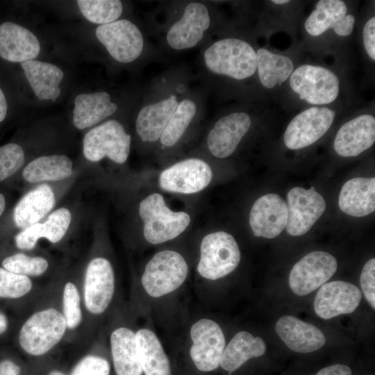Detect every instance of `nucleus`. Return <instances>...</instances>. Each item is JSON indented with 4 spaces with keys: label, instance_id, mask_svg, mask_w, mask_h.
I'll return each mask as SVG.
<instances>
[{
    "label": "nucleus",
    "instance_id": "ddd939ff",
    "mask_svg": "<svg viewBox=\"0 0 375 375\" xmlns=\"http://www.w3.org/2000/svg\"><path fill=\"white\" fill-rule=\"evenodd\" d=\"M335 112L325 107H312L297 115L288 124L284 142L290 149L307 147L319 140L329 129Z\"/></svg>",
    "mask_w": 375,
    "mask_h": 375
},
{
    "label": "nucleus",
    "instance_id": "f704fd0d",
    "mask_svg": "<svg viewBox=\"0 0 375 375\" xmlns=\"http://www.w3.org/2000/svg\"><path fill=\"white\" fill-rule=\"evenodd\" d=\"M76 3L88 21L101 25L117 21L123 10L118 0H78Z\"/></svg>",
    "mask_w": 375,
    "mask_h": 375
},
{
    "label": "nucleus",
    "instance_id": "9d476101",
    "mask_svg": "<svg viewBox=\"0 0 375 375\" xmlns=\"http://www.w3.org/2000/svg\"><path fill=\"white\" fill-rule=\"evenodd\" d=\"M95 34L109 54L118 62H131L142 51V34L136 25L128 19L99 25Z\"/></svg>",
    "mask_w": 375,
    "mask_h": 375
},
{
    "label": "nucleus",
    "instance_id": "b1692460",
    "mask_svg": "<svg viewBox=\"0 0 375 375\" xmlns=\"http://www.w3.org/2000/svg\"><path fill=\"white\" fill-rule=\"evenodd\" d=\"M110 351L117 375H141L135 333L126 326L115 328L110 335Z\"/></svg>",
    "mask_w": 375,
    "mask_h": 375
},
{
    "label": "nucleus",
    "instance_id": "f8f14e48",
    "mask_svg": "<svg viewBox=\"0 0 375 375\" xmlns=\"http://www.w3.org/2000/svg\"><path fill=\"white\" fill-rule=\"evenodd\" d=\"M287 233L292 236L306 233L326 209L323 197L315 190V187L306 190L294 187L288 193Z\"/></svg>",
    "mask_w": 375,
    "mask_h": 375
},
{
    "label": "nucleus",
    "instance_id": "6e6552de",
    "mask_svg": "<svg viewBox=\"0 0 375 375\" xmlns=\"http://www.w3.org/2000/svg\"><path fill=\"white\" fill-rule=\"evenodd\" d=\"M290 84L301 99L315 105L332 103L340 89L339 79L333 72L310 65H301L293 71Z\"/></svg>",
    "mask_w": 375,
    "mask_h": 375
},
{
    "label": "nucleus",
    "instance_id": "412c9836",
    "mask_svg": "<svg viewBox=\"0 0 375 375\" xmlns=\"http://www.w3.org/2000/svg\"><path fill=\"white\" fill-rule=\"evenodd\" d=\"M275 329L287 347L297 353L313 352L326 342V338L319 328L292 315L279 318Z\"/></svg>",
    "mask_w": 375,
    "mask_h": 375
},
{
    "label": "nucleus",
    "instance_id": "49530a36",
    "mask_svg": "<svg viewBox=\"0 0 375 375\" xmlns=\"http://www.w3.org/2000/svg\"><path fill=\"white\" fill-rule=\"evenodd\" d=\"M7 101L5 95L0 88V122H2L6 115L7 112Z\"/></svg>",
    "mask_w": 375,
    "mask_h": 375
},
{
    "label": "nucleus",
    "instance_id": "37998d69",
    "mask_svg": "<svg viewBox=\"0 0 375 375\" xmlns=\"http://www.w3.org/2000/svg\"><path fill=\"white\" fill-rule=\"evenodd\" d=\"M363 43L368 56L375 60V17H373L365 24L363 28Z\"/></svg>",
    "mask_w": 375,
    "mask_h": 375
},
{
    "label": "nucleus",
    "instance_id": "f3484780",
    "mask_svg": "<svg viewBox=\"0 0 375 375\" xmlns=\"http://www.w3.org/2000/svg\"><path fill=\"white\" fill-rule=\"evenodd\" d=\"M210 24L206 6L201 3H190L185 7L182 17L169 28L167 41L176 50L193 47L203 38Z\"/></svg>",
    "mask_w": 375,
    "mask_h": 375
},
{
    "label": "nucleus",
    "instance_id": "0eeeda50",
    "mask_svg": "<svg viewBox=\"0 0 375 375\" xmlns=\"http://www.w3.org/2000/svg\"><path fill=\"white\" fill-rule=\"evenodd\" d=\"M131 135L123 126L112 119L88 131L83 139V154L97 162L105 156L117 163H124L129 155Z\"/></svg>",
    "mask_w": 375,
    "mask_h": 375
},
{
    "label": "nucleus",
    "instance_id": "cd10ccee",
    "mask_svg": "<svg viewBox=\"0 0 375 375\" xmlns=\"http://www.w3.org/2000/svg\"><path fill=\"white\" fill-rule=\"evenodd\" d=\"M117 108L106 92L82 93L74 99L73 123L78 129L89 128L112 115Z\"/></svg>",
    "mask_w": 375,
    "mask_h": 375
},
{
    "label": "nucleus",
    "instance_id": "c03bdc74",
    "mask_svg": "<svg viewBox=\"0 0 375 375\" xmlns=\"http://www.w3.org/2000/svg\"><path fill=\"white\" fill-rule=\"evenodd\" d=\"M351 369L345 365L337 364L326 367L315 375H351Z\"/></svg>",
    "mask_w": 375,
    "mask_h": 375
},
{
    "label": "nucleus",
    "instance_id": "20e7f679",
    "mask_svg": "<svg viewBox=\"0 0 375 375\" xmlns=\"http://www.w3.org/2000/svg\"><path fill=\"white\" fill-rule=\"evenodd\" d=\"M81 287L85 321L88 317L103 315L110 306L115 290L110 262L103 257L92 258L87 265Z\"/></svg>",
    "mask_w": 375,
    "mask_h": 375
},
{
    "label": "nucleus",
    "instance_id": "aec40b11",
    "mask_svg": "<svg viewBox=\"0 0 375 375\" xmlns=\"http://www.w3.org/2000/svg\"><path fill=\"white\" fill-rule=\"evenodd\" d=\"M375 141V119L371 115H360L343 124L334 140L335 152L342 157L356 156L372 146Z\"/></svg>",
    "mask_w": 375,
    "mask_h": 375
},
{
    "label": "nucleus",
    "instance_id": "e433bc0d",
    "mask_svg": "<svg viewBox=\"0 0 375 375\" xmlns=\"http://www.w3.org/2000/svg\"><path fill=\"white\" fill-rule=\"evenodd\" d=\"M31 278L14 274L0 267V298L19 299L34 292Z\"/></svg>",
    "mask_w": 375,
    "mask_h": 375
},
{
    "label": "nucleus",
    "instance_id": "8fccbe9b",
    "mask_svg": "<svg viewBox=\"0 0 375 375\" xmlns=\"http://www.w3.org/2000/svg\"><path fill=\"white\" fill-rule=\"evenodd\" d=\"M48 375H65V374L59 370H53L50 372Z\"/></svg>",
    "mask_w": 375,
    "mask_h": 375
},
{
    "label": "nucleus",
    "instance_id": "09e8293b",
    "mask_svg": "<svg viewBox=\"0 0 375 375\" xmlns=\"http://www.w3.org/2000/svg\"><path fill=\"white\" fill-rule=\"evenodd\" d=\"M6 206V201L4 196L0 193V217L2 215Z\"/></svg>",
    "mask_w": 375,
    "mask_h": 375
},
{
    "label": "nucleus",
    "instance_id": "ea45409f",
    "mask_svg": "<svg viewBox=\"0 0 375 375\" xmlns=\"http://www.w3.org/2000/svg\"><path fill=\"white\" fill-rule=\"evenodd\" d=\"M110 366L103 357L87 354L74 367L70 375H110Z\"/></svg>",
    "mask_w": 375,
    "mask_h": 375
},
{
    "label": "nucleus",
    "instance_id": "a19ab883",
    "mask_svg": "<svg viewBox=\"0 0 375 375\" xmlns=\"http://www.w3.org/2000/svg\"><path fill=\"white\" fill-rule=\"evenodd\" d=\"M360 283L362 293L369 304L375 309V259L369 260L364 265Z\"/></svg>",
    "mask_w": 375,
    "mask_h": 375
},
{
    "label": "nucleus",
    "instance_id": "c85d7f7f",
    "mask_svg": "<svg viewBox=\"0 0 375 375\" xmlns=\"http://www.w3.org/2000/svg\"><path fill=\"white\" fill-rule=\"evenodd\" d=\"M266 349V344L261 338L254 337L247 331H240L224 348L219 365L231 374L248 360L262 356Z\"/></svg>",
    "mask_w": 375,
    "mask_h": 375
},
{
    "label": "nucleus",
    "instance_id": "a878e982",
    "mask_svg": "<svg viewBox=\"0 0 375 375\" xmlns=\"http://www.w3.org/2000/svg\"><path fill=\"white\" fill-rule=\"evenodd\" d=\"M55 196L51 188L42 184L26 194L13 211L15 225L25 229L37 224L54 206Z\"/></svg>",
    "mask_w": 375,
    "mask_h": 375
},
{
    "label": "nucleus",
    "instance_id": "6ab92c4d",
    "mask_svg": "<svg viewBox=\"0 0 375 375\" xmlns=\"http://www.w3.org/2000/svg\"><path fill=\"white\" fill-rule=\"evenodd\" d=\"M251 126L250 117L245 112H234L219 119L210 130L207 145L216 158L231 155Z\"/></svg>",
    "mask_w": 375,
    "mask_h": 375
},
{
    "label": "nucleus",
    "instance_id": "2eb2a0df",
    "mask_svg": "<svg viewBox=\"0 0 375 375\" xmlns=\"http://www.w3.org/2000/svg\"><path fill=\"white\" fill-rule=\"evenodd\" d=\"M361 299L358 287L349 282L334 281L321 286L314 300V310L319 317L329 319L354 312Z\"/></svg>",
    "mask_w": 375,
    "mask_h": 375
},
{
    "label": "nucleus",
    "instance_id": "9b49d317",
    "mask_svg": "<svg viewBox=\"0 0 375 375\" xmlns=\"http://www.w3.org/2000/svg\"><path fill=\"white\" fill-rule=\"evenodd\" d=\"M190 336V356L196 367L201 372L217 369L226 344L219 325L211 319H199L192 326Z\"/></svg>",
    "mask_w": 375,
    "mask_h": 375
},
{
    "label": "nucleus",
    "instance_id": "f03ea898",
    "mask_svg": "<svg viewBox=\"0 0 375 375\" xmlns=\"http://www.w3.org/2000/svg\"><path fill=\"white\" fill-rule=\"evenodd\" d=\"M203 57L210 71L237 80L250 77L257 69L255 50L248 42L236 38L215 42L206 50Z\"/></svg>",
    "mask_w": 375,
    "mask_h": 375
},
{
    "label": "nucleus",
    "instance_id": "79ce46f5",
    "mask_svg": "<svg viewBox=\"0 0 375 375\" xmlns=\"http://www.w3.org/2000/svg\"><path fill=\"white\" fill-rule=\"evenodd\" d=\"M42 223H37L19 232L15 238L17 247L22 250L33 249L41 238Z\"/></svg>",
    "mask_w": 375,
    "mask_h": 375
},
{
    "label": "nucleus",
    "instance_id": "a18cd8bd",
    "mask_svg": "<svg viewBox=\"0 0 375 375\" xmlns=\"http://www.w3.org/2000/svg\"><path fill=\"white\" fill-rule=\"evenodd\" d=\"M21 368L12 360L6 359L0 363V375H19Z\"/></svg>",
    "mask_w": 375,
    "mask_h": 375
},
{
    "label": "nucleus",
    "instance_id": "72a5a7b5",
    "mask_svg": "<svg viewBox=\"0 0 375 375\" xmlns=\"http://www.w3.org/2000/svg\"><path fill=\"white\" fill-rule=\"evenodd\" d=\"M197 111L195 103L184 99L176 107L160 140L165 147L174 145L185 133Z\"/></svg>",
    "mask_w": 375,
    "mask_h": 375
},
{
    "label": "nucleus",
    "instance_id": "2f4dec72",
    "mask_svg": "<svg viewBox=\"0 0 375 375\" xmlns=\"http://www.w3.org/2000/svg\"><path fill=\"white\" fill-rule=\"evenodd\" d=\"M256 56L258 77L267 88L281 85L294 71L292 61L285 56L261 48L257 51Z\"/></svg>",
    "mask_w": 375,
    "mask_h": 375
},
{
    "label": "nucleus",
    "instance_id": "423d86ee",
    "mask_svg": "<svg viewBox=\"0 0 375 375\" xmlns=\"http://www.w3.org/2000/svg\"><path fill=\"white\" fill-rule=\"evenodd\" d=\"M188 272L187 262L179 253L164 250L147 264L142 285L149 296L160 297L178 288L186 279Z\"/></svg>",
    "mask_w": 375,
    "mask_h": 375
},
{
    "label": "nucleus",
    "instance_id": "473e14b6",
    "mask_svg": "<svg viewBox=\"0 0 375 375\" xmlns=\"http://www.w3.org/2000/svg\"><path fill=\"white\" fill-rule=\"evenodd\" d=\"M60 304L67 334L76 332L85 321L81 285L75 281H67L60 287Z\"/></svg>",
    "mask_w": 375,
    "mask_h": 375
},
{
    "label": "nucleus",
    "instance_id": "de8ad7c7",
    "mask_svg": "<svg viewBox=\"0 0 375 375\" xmlns=\"http://www.w3.org/2000/svg\"><path fill=\"white\" fill-rule=\"evenodd\" d=\"M8 320L6 315L0 311V335L3 334L8 329Z\"/></svg>",
    "mask_w": 375,
    "mask_h": 375
},
{
    "label": "nucleus",
    "instance_id": "c756f323",
    "mask_svg": "<svg viewBox=\"0 0 375 375\" xmlns=\"http://www.w3.org/2000/svg\"><path fill=\"white\" fill-rule=\"evenodd\" d=\"M140 365L145 375H171L169 360L156 335L147 328L135 333Z\"/></svg>",
    "mask_w": 375,
    "mask_h": 375
},
{
    "label": "nucleus",
    "instance_id": "4468645a",
    "mask_svg": "<svg viewBox=\"0 0 375 375\" xmlns=\"http://www.w3.org/2000/svg\"><path fill=\"white\" fill-rule=\"evenodd\" d=\"M212 177L211 168L206 162L198 158H190L162 172L159 185L166 191L192 194L207 187Z\"/></svg>",
    "mask_w": 375,
    "mask_h": 375
},
{
    "label": "nucleus",
    "instance_id": "bb28decb",
    "mask_svg": "<svg viewBox=\"0 0 375 375\" xmlns=\"http://www.w3.org/2000/svg\"><path fill=\"white\" fill-rule=\"evenodd\" d=\"M178 106L176 96L172 95L158 103L149 104L140 111L136 119V131L144 142H156L161 136Z\"/></svg>",
    "mask_w": 375,
    "mask_h": 375
},
{
    "label": "nucleus",
    "instance_id": "dca6fc26",
    "mask_svg": "<svg viewBox=\"0 0 375 375\" xmlns=\"http://www.w3.org/2000/svg\"><path fill=\"white\" fill-rule=\"evenodd\" d=\"M288 206L278 194L269 193L258 198L249 214V224L256 237L274 238L286 227Z\"/></svg>",
    "mask_w": 375,
    "mask_h": 375
},
{
    "label": "nucleus",
    "instance_id": "1a4fd4ad",
    "mask_svg": "<svg viewBox=\"0 0 375 375\" xmlns=\"http://www.w3.org/2000/svg\"><path fill=\"white\" fill-rule=\"evenodd\" d=\"M337 268V260L331 254L322 251L310 252L291 269L288 278L290 289L297 295H306L326 283Z\"/></svg>",
    "mask_w": 375,
    "mask_h": 375
},
{
    "label": "nucleus",
    "instance_id": "f257e3e1",
    "mask_svg": "<svg viewBox=\"0 0 375 375\" xmlns=\"http://www.w3.org/2000/svg\"><path fill=\"white\" fill-rule=\"evenodd\" d=\"M60 287L53 299L35 308L24 320L18 333V343L31 356H43L55 349L67 335L60 304Z\"/></svg>",
    "mask_w": 375,
    "mask_h": 375
},
{
    "label": "nucleus",
    "instance_id": "7ed1b4c3",
    "mask_svg": "<svg viewBox=\"0 0 375 375\" xmlns=\"http://www.w3.org/2000/svg\"><path fill=\"white\" fill-rule=\"evenodd\" d=\"M139 213L144 222V236L153 244L176 238L190 222L188 213L172 211L158 193H153L140 202Z\"/></svg>",
    "mask_w": 375,
    "mask_h": 375
},
{
    "label": "nucleus",
    "instance_id": "58836bf2",
    "mask_svg": "<svg viewBox=\"0 0 375 375\" xmlns=\"http://www.w3.org/2000/svg\"><path fill=\"white\" fill-rule=\"evenodd\" d=\"M24 163L22 148L9 143L0 147V181L15 174Z\"/></svg>",
    "mask_w": 375,
    "mask_h": 375
},
{
    "label": "nucleus",
    "instance_id": "39448f33",
    "mask_svg": "<svg viewBox=\"0 0 375 375\" xmlns=\"http://www.w3.org/2000/svg\"><path fill=\"white\" fill-rule=\"evenodd\" d=\"M197 272L208 280L224 277L236 269L240 261L237 242L229 233L217 231L203 237L200 247Z\"/></svg>",
    "mask_w": 375,
    "mask_h": 375
},
{
    "label": "nucleus",
    "instance_id": "7c9ffc66",
    "mask_svg": "<svg viewBox=\"0 0 375 375\" xmlns=\"http://www.w3.org/2000/svg\"><path fill=\"white\" fill-rule=\"evenodd\" d=\"M72 174V162L65 155L44 156L28 163L23 171L24 179L36 183L59 181Z\"/></svg>",
    "mask_w": 375,
    "mask_h": 375
},
{
    "label": "nucleus",
    "instance_id": "c9c22d12",
    "mask_svg": "<svg viewBox=\"0 0 375 375\" xmlns=\"http://www.w3.org/2000/svg\"><path fill=\"white\" fill-rule=\"evenodd\" d=\"M2 266L10 272L30 278L44 274L49 267V262L42 256L17 253L5 258Z\"/></svg>",
    "mask_w": 375,
    "mask_h": 375
},
{
    "label": "nucleus",
    "instance_id": "4be33fe9",
    "mask_svg": "<svg viewBox=\"0 0 375 375\" xmlns=\"http://www.w3.org/2000/svg\"><path fill=\"white\" fill-rule=\"evenodd\" d=\"M40 51L37 37L28 29L12 22L0 25V56L10 62L34 60Z\"/></svg>",
    "mask_w": 375,
    "mask_h": 375
},
{
    "label": "nucleus",
    "instance_id": "3c124183",
    "mask_svg": "<svg viewBox=\"0 0 375 375\" xmlns=\"http://www.w3.org/2000/svg\"><path fill=\"white\" fill-rule=\"evenodd\" d=\"M290 1L288 0H273L272 1V3H276V4H283L288 3Z\"/></svg>",
    "mask_w": 375,
    "mask_h": 375
},
{
    "label": "nucleus",
    "instance_id": "4c0bfd02",
    "mask_svg": "<svg viewBox=\"0 0 375 375\" xmlns=\"http://www.w3.org/2000/svg\"><path fill=\"white\" fill-rule=\"evenodd\" d=\"M72 215L65 208H59L49 215L42 224L41 238H44L51 243H56L65 236L69 226Z\"/></svg>",
    "mask_w": 375,
    "mask_h": 375
},
{
    "label": "nucleus",
    "instance_id": "5701e85b",
    "mask_svg": "<svg viewBox=\"0 0 375 375\" xmlns=\"http://www.w3.org/2000/svg\"><path fill=\"white\" fill-rule=\"evenodd\" d=\"M339 207L344 213L364 217L375 210V178L357 177L347 181L340 192Z\"/></svg>",
    "mask_w": 375,
    "mask_h": 375
},
{
    "label": "nucleus",
    "instance_id": "a211bd4d",
    "mask_svg": "<svg viewBox=\"0 0 375 375\" xmlns=\"http://www.w3.org/2000/svg\"><path fill=\"white\" fill-rule=\"evenodd\" d=\"M347 6L340 0H320L305 22V28L312 36H318L329 28L340 36L350 35L355 17L347 15Z\"/></svg>",
    "mask_w": 375,
    "mask_h": 375
},
{
    "label": "nucleus",
    "instance_id": "393cba45",
    "mask_svg": "<svg viewBox=\"0 0 375 375\" xmlns=\"http://www.w3.org/2000/svg\"><path fill=\"white\" fill-rule=\"evenodd\" d=\"M26 78L38 100L54 101L60 94L64 74L58 66L37 60L21 62Z\"/></svg>",
    "mask_w": 375,
    "mask_h": 375
}]
</instances>
